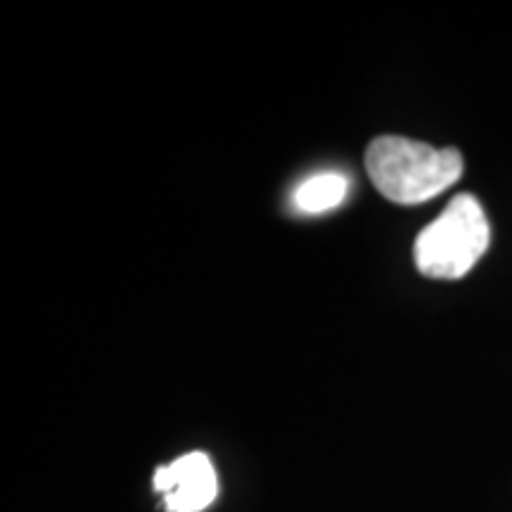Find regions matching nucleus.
I'll use <instances>...</instances> for the list:
<instances>
[{"mask_svg":"<svg viewBox=\"0 0 512 512\" xmlns=\"http://www.w3.org/2000/svg\"><path fill=\"white\" fill-rule=\"evenodd\" d=\"M456 147H432L420 140L380 136L368 145L366 169L375 188L396 204H422L463 176Z\"/></svg>","mask_w":512,"mask_h":512,"instance_id":"nucleus-1","label":"nucleus"},{"mask_svg":"<svg viewBox=\"0 0 512 512\" xmlns=\"http://www.w3.org/2000/svg\"><path fill=\"white\" fill-rule=\"evenodd\" d=\"M491 242V228L475 195H456L415 240V266L434 280H458L475 268Z\"/></svg>","mask_w":512,"mask_h":512,"instance_id":"nucleus-2","label":"nucleus"},{"mask_svg":"<svg viewBox=\"0 0 512 512\" xmlns=\"http://www.w3.org/2000/svg\"><path fill=\"white\" fill-rule=\"evenodd\" d=\"M155 489L164 494L169 512H200L219 496V479L204 453H188L171 465L157 467Z\"/></svg>","mask_w":512,"mask_h":512,"instance_id":"nucleus-3","label":"nucleus"},{"mask_svg":"<svg viewBox=\"0 0 512 512\" xmlns=\"http://www.w3.org/2000/svg\"><path fill=\"white\" fill-rule=\"evenodd\" d=\"M349 181L342 174L335 171H325V174H316L299 185L294 190V207L302 214H325V211L335 209L347 197Z\"/></svg>","mask_w":512,"mask_h":512,"instance_id":"nucleus-4","label":"nucleus"}]
</instances>
